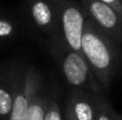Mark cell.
Instances as JSON below:
<instances>
[{"label":"cell","instance_id":"cell-13","mask_svg":"<svg viewBox=\"0 0 122 120\" xmlns=\"http://www.w3.org/2000/svg\"><path fill=\"white\" fill-rule=\"evenodd\" d=\"M100 1H102V2H104V4L109 5V4H114L116 0H100Z\"/></svg>","mask_w":122,"mask_h":120},{"label":"cell","instance_id":"cell-14","mask_svg":"<svg viewBox=\"0 0 122 120\" xmlns=\"http://www.w3.org/2000/svg\"><path fill=\"white\" fill-rule=\"evenodd\" d=\"M64 120H72V119H71L70 117H68V116H65V114H64Z\"/></svg>","mask_w":122,"mask_h":120},{"label":"cell","instance_id":"cell-12","mask_svg":"<svg viewBox=\"0 0 122 120\" xmlns=\"http://www.w3.org/2000/svg\"><path fill=\"white\" fill-rule=\"evenodd\" d=\"M13 31H14L13 25L10 21L0 19V38H7L12 36Z\"/></svg>","mask_w":122,"mask_h":120},{"label":"cell","instance_id":"cell-8","mask_svg":"<svg viewBox=\"0 0 122 120\" xmlns=\"http://www.w3.org/2000/svg\"><path fill=\"white\" fill-rule=\"evenodd\" d=\"M32 17H33L35 21L37 22V25L41 26V27L49 26L52 21L51 9L43 1H37L32 6Z\"/></svg>","mask_w":122,"mask_h":120},{"label":"cell","instance_id":"cell-9","mask_svg":"<svg viewBox=\"0 0 122 120\" xmlns=\"http://www.w3.org/2000/svg\"><path fill=\"white\" fill-rule=\"evenodd\" d=\"M95 120H117V112L100 94L96 98V117Z\"/></svg>","mask_w":122,"mask_h":120},{"label":"cell","instance_id":"cell-5","mask_svg":"<svg viewBox=\"0 0 122 120\" xmlns=\"http://www.w3.org/2000/svg\"><path fill=\"white\" fill-rule=\"evenodd\" d=\"M62 27L68 48L82 54L81 45L84 31V18L76 7H68L63 12Z\"/></svg>","mask_w":122,"mask_h":120},{"label":"cell","instance_id":"cell-11","mask_svg":"<svg viewBox=\"0 0 122 120\" xmlns=\"http://www.w3.org/2000/svg\"><path fill=\"white\" fill-rule=\"evenodd\" d=\"M44 120H64L62 111L59 108V105L56 100H50Z\"/></svg>","mask_w":122,"mask_h":120},{"label":"cell","instance_id":"cell-10","mask_svg":"<svg viewBox=\"0 0 122 120\" xmlns=\"http://www.w3.org/2000/svg\"><path fill=\"white\" fill-rule=\"evenodd\" d=\"M13 105V89L0 87V118L8 120Z\"/></svg>","mask_w":122,"mask_h":120},{"label":"cell","instance_id":"cell-3","mask_svg":"<svg viewBox=\"0 0 122 120\" xmlns=\"http://www.w3.org/2000/svg\"><path fill=\"white\" fill-rule=\"evenodd\" d=\"M39 91V81L36 72L30 68L25 72L23 79L18 81L13 89V105L8 120H24L29 105L36 93Z\"/></svg>","mask_w":122,"mask_h":120},{"label":"cell","instance_id":"cell-2","mask_svg":"<svg viewBox=\"0 0 122 120\" xmlns=\"http://www.w3.org/2000/svg\"><path fill=\"white\" fill-rule=\"evenodd\" d=\"M58 61L62 72L69 85L76 89L85 91L94 94H101L103 88L97 81L91 70L89 68L83 55L78 54L70 48H63L57 52Z\"/></svg>","mask_w":122,"mask_h":120},{"label":"cell","instance_id":"cell-1","mask_svg":"<svg viewBox=\"0 0 122 120\" xmlns=\"http://www.w3.org/2000/svg\"><path fill=\"white\" fill-rule=\"evenodd\" d=\"M82 55L102 88L106 89L115 76L119 51L103 33L92 27H84L82 36Z\"/></svg>","mask_w":122,"mask_h":120},{"label":"cell","instance_id":"cell-4","mask_svg":"<svg viewBox=\"0 0 122 120\" xmlns=\"http://www.w3.org/2000/svg\"><path fill=\"white\" fill-rule=\"evenodd\" d=\"M97 95L75 88L66 99L64 114L72 120H95Z\"/></svg>","mask_w":122,"mask_h":120},{"label":"cell","instance_id":"cell-7","mask_svg":"<svg viewBox=\"0 0 122 120\" xmlns=\"http://www.w3.org/2000/svg\"><path fill=\"white\" fill-rule=\"evenodd\" d=\"M49 102L50 100L47 99V97L38 91L29 105L24 120H44Z\"/></svg>","mask_w":122,"mask_h":120},{"label":"cell","instance_id":"cell-6","mask_svg":"<svg viewBox=\"0 0 122 120\" xmlns=\"http://www.w3.org/2000/svg\"><path fill=\"white\" fill-rule=\"evenodd\" d=\"M89 9L92 14V18L103 30L110 33H121L119 15L109 5L102 1H92L89 5Z\"/></svg>","mask_w":122,"mask_h":120},{"label":"cell","instance_id":"cell-15","mask_svg":"<svg viewBox=\"0 0 122 120\" xmlns=\"http://www.w3.org/2000/svg\"><path fill=\"white\" fill-rule=\"evenodd\" d=\"M117 120H122V116L119 114V113H117Z\"/></svg>","mask_w":122,"mask_h":120}]
</instances>
